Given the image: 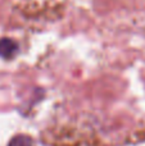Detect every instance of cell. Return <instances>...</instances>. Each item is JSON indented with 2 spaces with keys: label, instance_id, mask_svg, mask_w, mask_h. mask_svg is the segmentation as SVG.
Returning a JSON list of instances; mask_svg holds the SVG:
<instances>
[{
  "label": "cell",
  "instance_id": "cell-2",
  "mask_svg": "<svg viewBox=\"0 0 145 146\" xmlns=\"http://www.w3.org/2000/svg\"><path fill=\"white\" fill-rule=\"evenodd\" d=\"M8 146H33L32 140L28 136H25V135H18V136L13 137L10 140L9 145Z\"/></svg>",
  "mask_w": 145,
  "mask_h": 146
},
{
  "label": "cell",
  "instance_id": "cell-1",
  "mask_svg": "<svg viewBox=\"0 0 145 146\" xmlns=\"http://www.w3.org/2000/svg\"><path fill=\"white\" fill-rule=\"evenodd\" d=\"M19 51V46L15 41L10 38H1L0 40V56L3 59H13Z\"/></svg>",
  "mask_w": 145,
  "mask_h": 146
}]
</instances>
